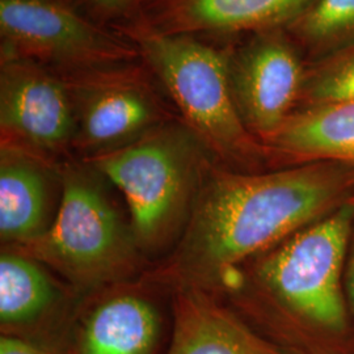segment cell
<instances>
[{"mask_svg":"<svg viewBox=\"0 0 354 354\" xmlns=\"http://www.w3.org/2000/svg\"><path fill=\"white\" fill-rule=\"evenodd\" d=\"M351 184L352 174L337 163L244 174L213 160L187 226L151 279L175 290H215L241 263L333 209Z\"/></svg>","mask_w":354,"mask_h":354,"instance_id":"obj_1","label":"cell"},{"mask_svg":"<svg viewBox=\"0 0 354 354\" xmlns=\"http://www.w3.org/2000/svg\"><path fill=\"white\" fill-rule=\"evenodd\" d=\"M115 29L136 45L178 118L218 165H248L264 153L234 99L228 51L197 36L162 32L140 15Z\"/></svg>","mask_w":354,"mask_h":354,"instance_id":"obj_2","label":"cell"},{"mask_svg":"<svg viewBox=\"0 0 354 354\" xmlns=\"http://www.w3.org/2000/svg\"><path fill=\"white\" fill-rule=\"evenodd\" d=\"M83 160L124 194L140 252L156 253L180 239L214 159L175 117L124 147Z\"/></svg>","mask_w":354,"mask_h":354,"instance_id":"obj_3","label":"cell"},{"mask_svg":"<svg viewBox=\"0 0 354 354\" xmlns=\"http://www.w3.org/2000/svg\"><path fill=\"white\" fill-rule=\"evenodd\" d=\"M61 198L49 228L26 245L8 247L49 266L79 289L131 277L140 247L102 190V175L86 160L58 165Z\"/></svg>","mask_w":354,"mask_h":354,"instance_id":"obj_4","label":"cell"},{"mask_svg":"<svg viewBox=\"0 0 354 354\" xmlns=\"http://www.w3.org/2000/svg\"><path fill=\"white\" fill-rule=\"evenodd\" d=\"M354 205L302 228L254 269L260 289L290 315L329 332L346 327L342 274Z\"/></svg>","mask_w":354,"mask_h":354,"instance_id":"obj_5","label":"cell"},{"mask_svg":"<svg viewBox=\"0 0 354 354\" xmlns=\"http://www.w3.org/2000/svg\"><path fill=\"white\" fill-rule=\"evenodd\" d=\"M1 53L58 73L140 61L120 30L89 17L71 0H0Z\"/></svg>","mask_w":354,"mask_h":354,"instance_id":"obj_6","label":"cell"},{"mask_svg":"<svg viewBox=\"0 0 354 354\" xmlns=\"http://www.w3.org/2000/svg\"><path fill=\"white\" fill-rule=\"evenodd\" d=\"M140 61L61 73L75 106V151L82 159L124 147L175 118Z\"/></svg>","mask_w":354,"mask_h":354,"instance_id":"obj_7","label":"cell"},{"mask_svg":"<svg viewBox=\"0 0 354 354\" xmlns=\"http://www.w3.org/2000/svg\"><path fill=\"white\" fill-rule=\"evenodd\" d=\"M1 146L59 165L75 150L76 114L64 75L32 59L0 53Z\"/></svg>","mask_w":354,"mask_h":354,"instance_id":"obj_8","label":"cell"},{"mask_svg":"<svg viewBox=\"0 0 354 354\" xmlns=\"http://www.w3.org/2000/svg\"><path fill=\"white\" fill-rule=\"evenodd\" d=\"M230 80L243 122L268 146L304 95L306 71L290 39L279 29L254 33L228 53Z\"/></svg>","mask_w":354,"mask_h":354,"instance_id":"obj_9","label":"cell"},{"mask_svg":"<svg viewBox=\"0 0 354 354\" xmlns=\"http://www.w3.org/2000/svg\"><path fill=\"white\" fill-rule=\"evenodd\" d=\"M313 0H147L140 16L165 32L192 36L259 33L289 26Z\"/></svg>","mask_w":354,"mask_h":354,"instance_id":"obj_10","label":"cell"},{"mask_svg":"<svg viewBox=\"0 0 354 354\" xmlns=\"http://www.w3.org/2000/svg\"><path fill=\"white\" fill-rule=\"evenodd\" d=\"M58 165L33 153L0 147V236L10 247L26 245L51 225V188Z\"/></svg>","mask_w":354,"mask_h":354,"instance_id":"obj_11","label":"cell"},{"mask_svg":"<svg viewBox=\"0 0 354 354\" xmlns=\"http://www.w3.org/2000/svg\"><path fill=\"white\" fill-rule=\"evenodd\" d=\"M167 354H285L248 328L209 291L176 289Z\"/></svg>","mask_w":354,"mask_h":354,"instance_id":"obj_12","label":"cell"},{"mask_svg":"<svg viewBox=\"0 0 354 354\" xmlns=\"http://www.w3.org/2000/svg\"><path fill=\"white\" fill-rule=\"evenodd\" d=\"M159 329V314L149 299L136 292L113 294L84 319L79 354H151Z\"/></svg>","mask_w":354,"mask_h":354,"instance_id":"obj_13","label":"cell"},{"mask_svg":"<svg viewBox=\"0 0 354 354\" xmlns=\"http://www.w3.org/2000/svg\"><path fill=\"white\" fill-rule=\"evenodd\" d=\"M266 149L292 159L354 167V102L311 105L292 114Z\"/></svg>","mask_w":354,"mask_h":354,"instance_id":"obj_14","label":"cell"},{"mask_svg":"<svg viewBox=\"0 0 354 354\" xmlns=\"http://www.w3.org/2000/svg\"><path fill=\"white\" fill-rule=\"evenodd\" d=\"M57 299V288L37 260L11 248L0 256V322L26 326L42 317Z\"/></svg>","mask_w":354,"mask_h":354,"instance_id":"obj_15","label":"cell"},{"mask_svg":"<svg viewBox=\"0 0 354 354\" xmlns=\"http://www.w3.org/2000/svg\"><path fill=\"white\" fill-rule=\"evenodd\" d=\"M288 26L308 48H349L354 45V0H313Z\"/></svg>","mask_w":354,"mask_h":354,"instance_id":"obj_16","label":"cell"},{"mask_svg":"<svg viewBox=\"0 0 354 354\" xmlns=\"http://www.w3.org/2000/svg\"><path fill=\"white\" fill-rule=\"evenodd\" d=\"M304 95L313 105L354 102V45L307 73Z\"/></svg>","mask_w":354,"mask_h":354,"instance_id":"obj_17","label":"cell"},{"mask_svg":"<svg viewBox=\"0 0 354 354\" xmlns=\"http://www.w3.org/2000/svg\"><path fill=\"white\" fill-rule=\"evenodd\" d=\"M82 11L99 23L122 24L140 15L147 0H71Z\"/></svg>","mask_w":354,"mask_h":354,"instance_id":"obj_18","label":"cell"},{"mask_svg":"<svg viewBox=\"0 0 354 354\" xmlns=\"http://www.w3.org/2000/svg\"><path fill=\"white\" fill-rule=\"evenodd\" d=\"M0 354H62L55 349L26 339L3 335L0 339Z\"/></svg>","mask_w":354,"mask_h":354,"instance_id":"obj_19","label":"cell"},{"mask_svg":"<svg viewBox=\"0 0 354 354\" xmlns=\"http://www.w3.org/2000/svg\"><path fill=\"white\" fill-rule=\"evenodd\" d=\"M346 292H348V299L354 315V247L351 260H349V266H348V273H346Z\"/></svg>","mask_w":354,"mask_h":354,"instance_id":"obj_20","label":"cell"}]
</instances>
